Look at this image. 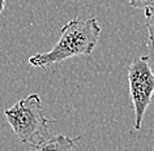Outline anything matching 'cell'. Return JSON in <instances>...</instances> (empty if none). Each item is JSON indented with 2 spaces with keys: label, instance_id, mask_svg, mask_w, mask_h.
<instances>
[{
  "label": "cell",
  "instance_id": "2",
  "mask_svg": "<svg viewBox=\"0 0 154 151\" xmlns=\"http://www.w3.org/2000/svg\"><path fill=\"white\" fill-rule=\"evenodd\" d=\"M4 115L17 138L22 143H28L30 149L51 134L47 125L50 122H55L45 116L38 94H30L18 100L4 111Z\"/></svg>",
  "mask_w": 154,
  "mask_h": 151
},
{
  "label": "cell",
  "instance_id": "3",
  "mask_svg": "<svg viewBox=\"0 0 154 151\" xmlns=\"http://www.w3.org/2000/svg\"><path fill=\"white\" fill-rule=\"evenodd\" d=\"M129 96L133 103L134 129L140 130L145 112L154 96V72L150 68L149 56L136 57L128 69Z\"/></svg>",
  "mask_w": 154,
  "mask_h": 151
},
{
  "label": "cell",
  "instance_id": "6",
  "mask_svg": "<svg viewBox=\"0 0 154 151\" xmlns=\"http://www.w3.org/2000/svg\"><path fill=\"white\" fill-rule=\"evenodd\" d=\"M129 4L133 8L145 9V8L154 7V0H129Z\"/></svg>",
  "mask_w": 154,
  "mask_h": 151
},
{
  "label": "cell",
  "instance_id": "5",
  "mask_svg": "<svg viewBox=\"0 0 154 151\" xmlns=\"http://www.w3.org/2000/svg\"><path fill=\"white\" fill-rule=\"evenodd\" d=\"M145 26L148 29V47L154 52V7L145 8Z\"/></svg>",
  "mask_w": 154,
  "mask_h": 151
},
{
  "label": "cell",
  "instance_id": "4",
  "mask_svg": "<svg viewBox=\"0 0 154 151\" xmlns=\"http://www.w3.org/2000/svg\"><path fill=\"white\" fill-rule=\"evenodd\" d=\"M80 137L69 138L64 134H50L37 146H34L32 151H75L76 143Z\"/></svg>",
  "mask_w": 154,
  "mask_h": 151
},
{
  "label": "cell",
  "instance_id": "7",
  "mask_svg": "<svg viewBox=\"0 0 154 151\" xmlns=\"http://www.w3.org/2000/svg\"><path fill=\"white\" fill-rule=\"evenodd\" d=\"M4 5H5V0H0V13L4 9Z\"/></svg>",
  "mask_w": 154,
  "mask_h": 151
},
{
  "label": "cell",
  "instance_id": "1",
  "mask_svg": "<svg viewBox=\"0 0 154 151\" xmlns=\"http://www.w3.org/2000/svg\"><path fill=\"white\" fill-rule=\"evenodd\" d=\"M101 26L97 18L91 17L82 21L73 18L60 29V39L51 51L37 53L29 57L32 67L46 68L75 56L91 55L101 35Z\"/></svg>",
  "mask_w": 154,
  "mask_h": 151
}]
</instances>
